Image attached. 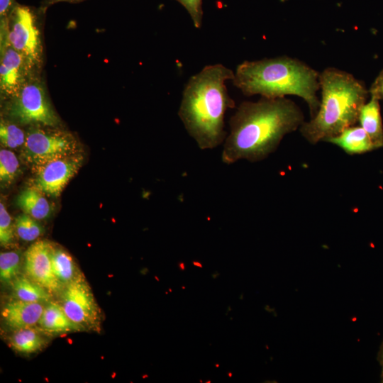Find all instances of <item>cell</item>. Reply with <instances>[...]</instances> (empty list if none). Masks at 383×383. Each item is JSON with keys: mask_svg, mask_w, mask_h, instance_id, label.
Masks as SVG:
<instances>
[{"mask_svg": "<svg viewBox=\"0 0 383 383\" xmlns=\"http://www.w3.org/2000/svg\"><path fill=\"white\" fill-rule=\"evenodd\" d=\"M193 264L196 266V267H202V265L200 264L199 262H193Z\"/></svg>", "mask_w": 383, "mask_h": 383, "instance_id": "4dcf8cb0", "label": "cell"}, {"mask_svg": "<svg viewBox=\"0 0 383 383\" xmlns=\"http://www.w3.org/2000/svg\"><path fill=\"white\" fill-rule=\"evenodd\" d=\"M13 230L10 214L4 204H0V243L1 246H9L13 240Z\"/></svg>", "mask_w": 383, "mask_h": 383, "instance_id": "cb8c5ba5", "label": "cell"}, {"mask_svg": "<svg viewBox=\"0 0 383 383\" xmlns=\"http://www.w3.org/2000/svg\"><path fill=\"white\" fill-rule=\"evenodd\" d=\"M370 101L362 107L358 123L365 131L376 149L383 148V123L381 116L379 99L374 94H369Z\"/></svg>", "mask_w": 383, "mask_h": 383, "instance_id": "5bb4252c", "label": "cell"}, {"mask_svg": "<svg viewBox=\"0 0 383 383\" xmlns=\"http://www.w3.org/2000/svg\"><path fill=\"white\" fill-rule=\"evenodd\" d=\"M382 370L381 373V379H383V364L382 365Z\"/></svg>", "mask_w": 383, "mask_h": 383, "instance_id": "1f68e13d", "label": "cell"}, {"mask_svg": "<svg viewBox=\"0 0 383 383\" xmlns=\"http://www.w3.org/2000/svg\"><path fill=\"white\" fill-rule=\"evenodd\" d=\"M38 325L42 331L48 333L82 331L67 317L59 303L51 301L45 304Z\"/></svg>", "mask_w": 383, "mask_h": 383, "instance_id": "9a60e30c", "label": "cell"}, {"mask_svg": "<svg viewBox=\"0 0 383 383\" xmlns=\"http://www.w3.org/2000/svg\"><path fill=\"white\" fill-rule=\"evenodd\" d=\"M216 367H219V365H218V364H216Z\"/></svg>", "mask_w": 383, "mask_h": 383, "instance_id": "836d02e7", "label": "cell"}, {"mask_svg": "<svg viewBox=\"0 0 383 383\" xmlns=\"http://www.w3.org/2000/svg\"><path fill=\"white\" fill-rule=\"evenodd\" d=\"M38 12L17 3L6 21H0V37L24 58L31 73L40 74L43 62V48L38 26Z\"/></svg>", "mask_w": 383, "mask_h": 383, "instance_id": "5b68a950", "label": "cell"}, {"mask_svg": "<svg viewBox=\"0 0 383 383\" xmlns=\"http://www.w3.org/2000/svg\"><path fill=\"white\" fill-rule=\"evenodd\" d=\"M9 343L14 350L30 354L41 350L46 345L47 339L33 326L14 330Z\"/></svg>", "mask_w": 383, "mask_h": 383, "instance_id": "d6986e66", "label": "cell"}, {"mask_svg": "<svg viewBox=\"0 0 383 383\" xmlns=\"http://www.w3.org/2000/svg\"><path fill=\"white\" fill-rule=\"evenodd\" d=\"M188 12L195 28H200L203 21L202 0H175Z\"/></svg>", "mask_w": 383, "mask_h": 383, "instance_id": "d4e9b609", "label": "cell"}, {"mask_svg": "<svg viewBox=\"0 0 383 383\" xmlns=\"http://www.w3.org/2000/svg\"><path fill=\"white\" fill-rule=\"evenodd\" d=\"M45 305L14 298L4 305L1 316L5 323L13 330L33 327L38 323Z\"/></svg>", "mask_w": 383, "mask_h": 383, "instance_id": "7c38bea8", "label": "cell"}, {"mask_svg": "<svg viewBox=\"0 0 383 383\" xmlns=\"http://www.w3.org/2000/svg\"><path fill=\"white\" fill-rule=\"evenodd\" d=\"M234 72L218 63L205 66L189 77L180 102L178 116L189 135L201 150L213 149L224 142V118L235 107L226 82Z\"/></svg>", "mask_w": 383, "mask_h": 383, "instance_id": "7a4b0ae2", "label": "cell"}, {"mask_svg": "<svg viewBox=\"0 0 383 383\" xmlns=\"http://www.w3.org/2000/svg\"><path fill=\"white\" fill-rule=\"evenodd\" d=\"M179 266L182 271H184L185 270V265L183 262L179 263Z\"/></svg>", "mask_w": 383, "mask_h": 383, "instance_id": "f546056e", "label": "cell"}, {"mask_svg": "<svg viewBox=\"0 0 383 383\" xmlns=\"http://www.w3.org/2000/svg\"><path fill=\"white\" fill-rule=\"evenodd\" d=\"M40 190L32 186L23 190L16 198V204L23 213L36 220H43L51 212L49 201Z\"/></svg>", "mask_w": 383, "mask_h": 383, "instance_id": "2e32d148", "label": "cell"}, {"mask_svg": "<svg viewBox=\"0 0 383 383\" xmlns=\"http://www.w3.org/2000/svg\"><path fill=\"white\" fill-rule=\"evenodd\" d=\"M319 82L321 97L318 110L299 128L312 145L355 126L369 94L362 81L336 67H329L320 72Z\"/></svg>", "mask_w": 383, "mask_h": 383, "instance_id": "277c9868", "label": "cell"}, {"mask_svg": "<svg viewBox=\"0 0 383 383\" xmlns=\"http://www.w3.org/2000/svg\"><path fill=\"white\" fill-rule=\"evenodd\" d=\"M84 157L74 154L32 167L33 186L47 196L57 197L82 165Z\"/></svg>", "mask_w": 383, "mask_h": 383, "instance_id": "9c48e42d", "label": "cell"}, {"mask_svg": "<svg viewBox=\"0 0 383 383\" xmlns=\"http://www.w3.org/2000/svg\"><path fill=\"white\" fill-rule=\"evenodd\" d=\"M304 122L300 107L287 97L243 101L229 120L222 161L227 165L240 160L262 161L277 149L286 135Z\"/></svg>", "mask_w": 383, "mask_h": 383, "instance_id": "6da1fadb", "label": "cell"}, {"mask_svg": "<svg viewBox=\"0 0 383 383\" xmlns=\"http://www.w3.org/2000/svg\"><path fill=\"white\" fill-rule=\"evenodd\" d=\"M59 304L67 317L82 331L100 329V309L84 276L64 287Z\"/></svg>", "mask_w": 383, "mask_h": 383, "instance_id": "ba28073f", "label": "cell"}, {"mask_svg": "<svg viewBox=\"0 0 383 383\" xmlns=\"http://www.w3.org/2000/svg\"><path fill=\"white\" fill-rule=\"evenodd\" d=\"M381 382H383V379H382V381H381Z\"/></svg>", "mask_w": 383, "mask_h": 383, "instance_id": "d590c367", "label": "cell"}, {"mask_svg": "<svg viewBox=\"0 0 383 383\" xmlns=\"http://www.w3.org/2000/svg\"><path fill=\"white\" fill-rule=\"evenodd\" d=\"M52 247L50 242L40 240L31 244L24 253L26 274L51 294L60 292L64 288L52 270Z\"/></svg>", "mask_w": 383, "mask_h": 383, "instance_id": "8fae6325", "label": "cell"}, {"mask_svg": "<svg viewBox=\"0 0 383 383\" xmlns=\"http://www.w3.org/2000/svg\"><path fill=\"white\" fill-rule=\"evenodd\" d=\"M14 227L18 238L27 242L35 240L43 233L37 220L25 213L16 217Z\"/></svg>", "mask_w": 383, "mask_h": 383, "instance_id": "44dd1931", "label": "cell"}, {"mask_svg": "<svg viewBox=\"0 0 383 383\" xmlns=\"http://www.w3.org/2000/svg\"><path fill=\"white\" fill-rule=\"evenodd\" d=\"M51 261L54 274L63 287L83 276L72 256L62 248L52 245Z\"/></svg>", "mask_w": 383, "mask_h": 383, "instance_id": "e0dca14e", "label": "cell"}, {"mask_svg": "<svg viewBox=\"0 0 383 383\" xmlns=\"http://www.w3.org/2000/svg\"><path fill=\"white\" fill-rule=\"evenodd\" d=\"M26 133L11 121L1 119L0 123V140L1 145L10 149L23 147Z\"/></svg>", "mask_w": 383, "mask_h": 383, "instance_id": "ffe728a7", "label": "cell"}, {"mask_svg": "<svg viewBox=\"0 0 383 383\" xmlns=\"http://www.w3.org/2000/svg\"><path fill=\"white\" fill-rule=\"evenodd\" d=\"M369 94H375L380 100L383 99V70L380 71L370 88Z\"/></svg>", "mask_w": 383, "mask_h": 383, "instance_id": "4316f807", "label": "cell"}, {"mask_svg": "<svg viewBox=\"0 0 383 383\" xmlns=\"http://www.w3.org/2000/svg\"><path fill=\"white\" fill-rule=\"evenodd\" d=\"M5 113L21 125L57 127L60 123L39 74L30 75L20 91L6 101Z\"/></svg>", "mask_w": 383, "mask_h": 383, "instance_id": "8992f818", "label": "cell"}, {"mask_svg": "<svg viewBox=\"0 0 383 383\" xmlns=\"http://www.w3.org/2000/svg\"><path fill=\"white\" fill-rule=\"evenodd\" d=\"M377 360L379 364L382 365L383 364V341L380 345L379 350L378 351Z\"/></svg>", "mask_w": 383, "mask_h": 383, "instance_id": "f1b7e54d", "label": "cell"}, {"mask_svg": "<svg viewBox=\"0 0 383 383\" xmlns=\"http://www.w3.org/2000/svg\"><path fill=\"white\" fill-rule=\"evenodd\" d=\"M0 93L1 100L15 96L32 75L23 57L0 38Z\"/></svg>", "mask_w": 383, "mask_h": 383, "instance_id": "30bf717a", "label": "cell"}, {"mask_svg": "<svg viewBox=\"0 0 383 383\" xmlns=\"http://www.w3.org/2000/svg\"><path fill=\"white\" fill-rule=\"evenodd\" d=\"M10 284L16 299L43 304L51 300V293L26 274H19Z\"/></svg>", "mask_w": 383, "mask_h": 383, "instance_id": "ac0fdd59", "label": "cell"}, {"mask_svg": "<svg viewBox=\"0 0 383 383\" xmlns=\"http://www.w3.org/2000/svg\"><path fill=\"white\" fill-rule=\"evenodd\" d=\"M84 0H43L41 3V8L43 10H46L49 6L59 2H70V3H77L80 2Z\"/></svg>", "mask_w": 383, "mask_h": 383, "instance_id": "83f0119b", "label": "cell"}, {"mask_svg": "<svg viewBox=\"0 0 383 383\" xmlns=\"http://www.w3.org/2000/svg\"><path fill=\"white\" fill-rule=\"evenodd\" d=\"M325 142L337 145L350 155L376 150L370 138L360 126H350L339 134L326 139Z\"/></svg>", "mask_w": 383, "mask_h": 383, "instance_id": "4fadbf2b", "label": "cell"}, {"mask_svg": "<svg viewBox=\"0 0 383 383\" xmlns=\"http://www.w3.org/2000/svg\"><path fill=\"white\" fill-rule=\"evenodd\" d=\"M228 376H229L230 377H232V373H231V372H229V373H228Z\"/></svg>", "mask_w": 383, "mask_h": 383, "instance_id": "d6a6232c", "label": "cell"}, {"mask_svg": "<svg viewBox=\"0 0 383 383\" xmlns=\"http://www.w3.org/2000/svg\"><path fill=\"white\" fill-rule=\"evenodd\" d=\"M16 4L15 0H0V21L8 20Z\"/></svg>", "mask_w": 383, "mask_h": 383, "instance_id": "484cf974", "label": "cell"}, {"mask_svg": "<svg viewBox=\"0 0 383 383\" xmlns=\"http://www.w3.org/2000/svg\"><path fill=\"white\" fill-rule=\"evenodd\" d=\"M19 173V162L16 155L10 150H0V182L1 186H9Z\"/></svg>", "mask_w": 383, "mask_h": 383, "instance_id": "7402d4cb", "label": "cell"}, {"mask_svg": "<svg viewBox=\"0 0 383 383\" xmlns=\"http://www.w3.org/2000/svg\"><path fill=\"white\" fill-rule=\"evenodd\" d=\"M319 76L320 72L303 61L282 55L242 62L235 68L232 82L246 96L301 97L313 118L320 106Z\"/></svg>", "mask_w": 383, "mask_h": 383, "instance_id": "3957f363", "label": "cell"}, {"mask_svg": "<svg viewBox=\"0 0 383 383\" xmlns=\"http://www.w3.org/2000/svg\"><path fill=\"white\" fill-rule=\"evenodd\" d=\"M35 125L26 133L23 156L31 167L77 153V140L70 133Z\"/></svg>", "mask_w": 383, "mask_h": 383, "instance_id": "52a82bcc", "label": "cell"}, {"mask_svg": "<svg viewBox=\"0 0 383 383\" xmlns=\"http://www.w3.org/2000/svg\"><path fill=\"white\" fill-rule=\"evenodd\" d=\"M21 255L17 251L0 254V278L1 282L10 283L20 274Z\"/></svg>", "mask_w": 383, "mask_h": 383, "instance_id": "603a6c76", "label": "cell"}, {"mask_svg": "<svg viewBox=\"0 0 383 383\" xmlns=\"http://www.w3.org/2000/svg\"><path fill=\"white\" fill-rule=\"evenodd\" d=\"M210 382H211V381H207V382H206V383H210Z\"/></svg>", "mask_w": 383, "mask_h": 383, "instance_id": "e575fe53", "label": "cell"}]
</instances>
